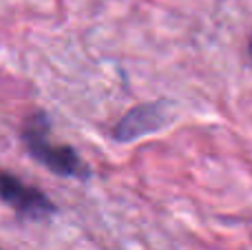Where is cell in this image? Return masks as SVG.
<instances>
[{"instance_id": "1", "label": "cell", "mask_w": 252, "mask_h": 250, "mask_svg": "<svg viewBox=\"0 0 252 250\" xmlns=\"http://www.w3.org/2000/svg\"><path fill=\"white\" fill-rule=\"evenodd\" d=\"M49 133H51V122H49L44 111H35V113H31L22 122L20 137L25 142V149L29 151L31 157H35L42 166H47L56 175L87 180L91 175V171L80 159V155L71 146L56 144L49 137Z\"/></svg>"}, {"instance_id": "2", "label": "cell", "mask_w": 252, "mask_h": 250, "mask_svg": "<svg viewBox=\"0 0 252 250\" xmlns=\"http://www.w3.org/2000/svg\"><path fill=\"white\" fill-rule=\"evenodd\" d=\"M0 202L18 213L25 219H47L56 206L53 202L35 186H29L18 175L7 171H0Z\"/></svg>"}, {"instance_id": "3", "label": "cell", "mask_w": 252, "mask_h": 250, "mask_svg": "<svg viewBox=\"0 0 252 250\" xmlns=\"http://www.w3.org/2000/svg\"><path fill=\"white\" fill-rule=\"evenodd\" d=\"M166 124V109L161 102H151V104H139L130 109L128 113L115 124L113 137L118 142H133L137 137H144L148 133L157 131Z\"/></svg>"}, {"instance_id": "4", "label": "cell", "mask_w": 252, "mask_h": 250, "mask_svg": "<svg viewBox=\"0 0 252 250\" xmlns=\"http://www.w3.org/2000/svg\"><path fill=\"white\" fill-rule=\"evenodd\" d=\"M248 60L252 64V31H250V38H248Z\"/></svg>"}]
</instances>
